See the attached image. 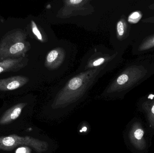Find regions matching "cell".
<instances>
[{
    "mask_svg": "<svg viewBox=\"0 0 154 153\" xmlns=\"http://www.w3.org/2000/svg\"><path fill=\"white\" fill-rule=\"evenodd\" d=\"M143 22H151V23H154V17H152V18H148V19H146L143 20Z\"/></svg>",
    "mask_w": 154,
    "mask_h": 153,
    "instance_id": "cell-15",
    "label": "cell"
},
{
    "mask_svg": "<svg viewBox=\"0 0 154 153\" xmlns=\"http://www.w3.org/2000/svg\"><path fill=\"white\" fill-rule=\"evenodd\" d=\"M26 36L25 32L19 28L6 33L0 41V61L25 56L30 49Z\"/></svg>",
    "mask_w": 154,
    "mask_h": 153,
    "instance_id": "cell-4",
    "label": "cell"
},
{
    "mask_svg": "<svg viewBox=\"0 0 154 153\" xmlns=\"http://www.w3.org/2000/svg\"><path fill=\"white\" fill-rule=\"evenodd\" d=\"M144 109L151 127H154V101L145 105Z\"/></svg>",
    "mask_w": 154,
    "mask_h": 153,
    "instance_id": "cell-9",
    "label": "cell"
},
{
    "mask_svg": "<svg viewBox=\"0 0 154 153\" xmlns=\"http://www.w3.org/2000/svg\"><path fill=\"white\" fill-rule=\"evenodd\" d=\"M142 17V14L139 11H135L130 14L128 18V22L131 23H136L139 21Z\"/></svg>",
    "mask_w": 154,
    "mask_h": 153,
    "instance_id": "cell-11",
    "label": "cell"
},
{
    "mask_svg": "<svg viewBox=\"0 0 154 153\" xmlns=\"http://www.w3.org/2000/svg\"><path fill=\"white\" fill-rule=\"evenodd\" d=\"M28 61V58L25 56L0 61V74L18 72L27 65Z\"/></svg>",
    "mask_w": 154,
    "mask_h": 153,
    "instance_id": "cell-7",
    "label": "cell"
},
{
    "mask_svg": "<svg viewBox=\"0 0 154 153\" xmlns=\"http://www.w3.org/2000/svg\"><path fill=\"white\" fill-rule=\"evenodd\" d=\"M64 54L63 50L60 49H54L49 52L47 57L48 65L52 67L58 66L63 61Z\"/></svg>",
    "mask_w": 154,
    "mask_h": 153,
    "instance_id": "cell-8",
    "label": "cell"
},
{
    "mask_svg": "<svg viewBox=\"0 0 154 153\" xmlns=\"http://www.w3.org/2000/svg\"><path fill=\"white\" fill-rule=\"evenodd\" d=\"M31 28L32 33L36 36L37 39H38V40H40V41H43L42 35L41 33L38 28L37 27L36 23H35L34 21L33 20L31 21Z\"/></svg>",
    "mask_w": 154,
    "mask_h": 153,
    "instance_id": "cell-12",
    "label": "cell"
},
{
    "mask_svg": "<svg viewBox=\"0 0 154 153\" xmlns=\"http://www.w3.org/2000/svg\"><path fill=\"white\" fill-rule=\"evenodd\" d=\"M153 47H154V36L145 40L144 42L142 43L139 47V50L143 51L150 49Z\"/></svg>",
    "mask_w": 154,
    "mask_h": 153,
    "instance_id": "cell-10",
    "label": "cell"
},
{
    "mask_svg": "<svg viewBox=\"0 0 154 153\" xmlns=\"http://www.w3.org/2000/svg\"><path fill=\"white\" fill-rule=\"evenodd\" d=\"M149 8L151 10H154V3L149 6Z\"/></svg>",
    "mask_w": 154,
    "mask_h": 153,
    "instance_id": "cell-16",
    "label": "cell"
},
{
    "mask_svg": "<svg viewBox=\"0 0 154 153\" xmlns=\"http://www.w3.org/2000/svg\"><path fill=\"white\" fill-rule=\"evenodd\" d=\"M29 129L0 134V153H32V150L37 153L47 152L48 143L29 135Z\"/></svg>",
    "mask_w": 154,
    "mask_h": 153,
    "instance_id": "cell-1",
    "label": "cell"
},
{
    "mask_svg": "<svg viewBox=\"0 0 154 153\" xmlns=\"http://www.w3.org/2000/svg\"><path fill=\"white\" fill-rule=\"evenodd\" d=\"M29 81L28 77L22 75L0 79V92H9L15 90L23 87Z\"/></svg>",
    "mask_w": 154,
    "mask_h": 153,
    "instance_id": "cell-5",
    "label": "cell"
},
{
    "mask_svg": "<svg viewBox=\"0 0 154 153\" xmlns=\"http://www.w3.org/2000/svg\"><path fill=\"white\" fill-rule=\"evenodd\" d=\"M105 59L103 57H100V58L97 59V60H95L92 63V66H99L102 65L104 62H105Z\"/></svg>",
    "mask_w": 154,
    "mask_h": 153,
    "instance_id": "cell-14",
    "label": "cell"
},
{
    "mask_svg": "<svg viewBox=\"0 0 154 153\" xmlns=\"http://www.w3.org/2000/svg\"><path fill=\"white\" fill-rule=\"evenodd\" d=\"M99 72V69H94L72 78L58 93L52 104V107H64L77 101L91 86Z\"/></svg>",
    "mask_w": 154,
    "mask_h": 153,
    "instance_id": "cell-3",
    "label": "cell"
},
{
    "mask_svg": "<svg viewBox=\"0 0 154 153\" xmlns=\"http://www.w3.org/2000/svg\"><path fill=\"white\" fill-rule=\"evenodd\" d=\"M29 103L23 100L6 102L0 108V134L27 129Z\"/></svg>",
    "mask_w": 154,
    "mask_h": 153,
    "instance_id": "cell-2",
    "label": "cell"
},
{
    "mask_svg": "<svg viewBox=\"0 0 154 153\" xmlns=\"http://www.w3.org/2000/svg\"><path fill=\"white\" fill-rule=\"evenodd\" d=\"M125 22L123 20H120L118 22L117 24V31L118 35L119 37H122L125 34Z\"/></svg>",
    "mask_w": 154,
    "mask_h": 153,
    "instance_id": "cell-13",
    "label": "cell"
},
{
    "mask_svg": "<svg viewBox=\"0 0 154 153\" xmlns=\"http://www.w3.org/2000/svg\"><path fill=\"white\" fill-rule=\"evenodd\" d=\"M129 138L136 149L143 150L145 148L146 142L144 138V130L140 123L136 122L132 125L129 133Z\"/></svg>",
    "mask_w": 154,
    "mask_h": 153,
    "instance_id": "cell-6",
    "label": "cell"
}]
</instances>
